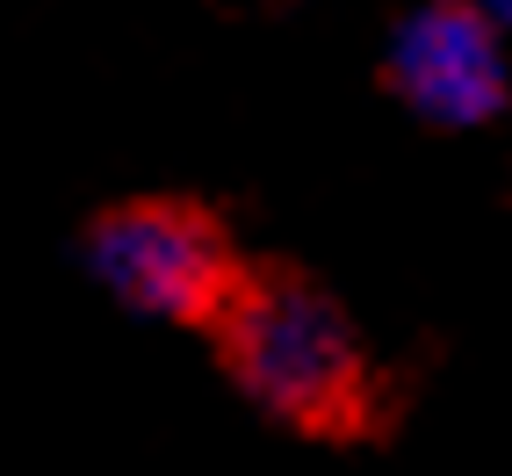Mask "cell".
<instances>
[{
    "instance_id": "1",
    "label": "cell",
    "mask_w": 512,
    "mask_h": 476,
    "mask_svg": "<svg viewBox=\"0 0 512 476\" xmlns=\"http://www.w3.org/2000/svg\"><path fill=\"white\" fill-rule=\"evenodd\" d=\"M202 339L231 390L311 448H383L397 433V383L368 354L361 325L289 260H246V282Z\"/></svg>"
},
{
    "instance_id": "2",
    "label": "cell",
    "mask_w": 512,
    "mask_h": 476,
    "mask_svg": "<svg viewBox=\"0 0 512 476\" xmlns=\"http://www.w3.org/2000/svg\"><path fill=\"white\" fill-rule=\"evenodd\" d=\"M87 267L138 318L210 332L231 289L246 282L231 224L195 195H130L87 224Z\"/></svg>"
},
{
    "instance_id": "3",
    "label": "cell",
    "mask_w": 512,
    "mask_h": 476,
    "mask_svg": "<svg viewBox=\"0 0 512 476\" xmlns=\"http://www.w3.org/2000/svg\"><path fill=\"white\" fill-rule=\"evenodd\" d=\"M383 87L433 130H476L512 109V65L505 29L476 0H419L397 22Z\"/></svg>"
},
{
    "instance_id": "4",
    "label": "cell",
    "mask_w": 512,
    "mask_h": 476,
    "mask_svg": "<svg viewBox=\"0 0 512 476\" xmlns=\"http://www.w3.org/2000/svg\"><path fill=\"white\" fill-rule=\"evenodd\" d=\"M476 8H484V15H491V22H498V29H505V22H512V0H476Z\"/></svg>"
}]
</instances>
